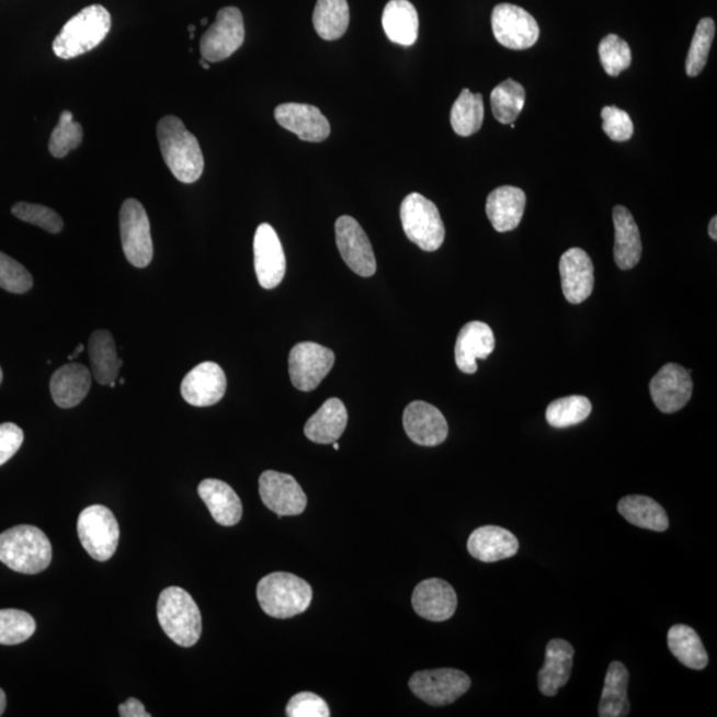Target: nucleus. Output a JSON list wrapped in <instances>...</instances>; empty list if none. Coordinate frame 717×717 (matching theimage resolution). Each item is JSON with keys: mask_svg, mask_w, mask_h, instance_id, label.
<instances>
[{"mask_svg": "<svg viewBox=\"0 0 717 717\" xmlns=\"http://www.w3.org/2000/svg\"><path fill=\"white\" fill-rule=\"evenodd\" d=\"M162 159L174 178L193 184L204 173L205 160L198 140L179 117L166 116L157 124Z\"/></svg>", "mask_w": 717, "mask_h": 717, "instance_id": "obj_1", "label": "nucleus"}, {"mask_svg": "<svg viewBox=\"0 0 717 717\" xmlns=\"http://www.w3.org/2000/svg\"><path fill=\"white\" fill-rule=\"evenodd\" d=\"M53 546L44 532L19 525L0 534V562L21 574H39L52 564Z\"/></svg>", "mask_w": 717, "mask_h": 717, "instance_id": "obj_2", "label": "nucleus"}, {"mask_svg": "<svg viewBox=\"0 0 717 717\" xmlns=\"http://www.w3.org/2000/svg\"><path fill=\"white\" fill-rule=\"evenodd\" d=\"M112 19L100 4L88 5L66 23L56 36L53 49L60 59L69 60L96 48L110 34Z\"/></svg>", "mask_w": 717, "mask_h": 717, "instance_id": "obj_3", "label": "nucleus"}, {"mask_svg": "<svg viewBox=\"0 0 717 717\" xmlns=\"http://www.w3.org/2000/svg\"><path fill=\"white\" fill-rule=\"evenodd\" d=\"M257 598L263 613L276 619H288L310 607L312 589L291 572L276 571L258 583Z\"/></svg>", "mask_w": 717, "mask_h": 717, "instance_id": "obj_4", "label": "nucleus"}, {"mask_svg": "<svg viewBox=\"0 0 717 717\" xmlns=\"http://www.w3.org/2000/svg\"><path fill=\"white\" fill-rule=\"evenodd\" d=\"M160 626L175 645L192 647L203 633L200 608L186 590L172 587L162 591L157 602Z\"/></svg>", "mask_w": 717, "mask_h": 717, "instance_id": "obj_5", "label": "nucleus"}, {"mask_svg": "<svg viewBox=\"0 0 717 717\" xmlns=\"http://www.w3.org/2000/svg\"><path fill=\"white\" fill-rule=\"evenodd\" d=\"M400 218L406 236L421 250L436 251L442 248L445 226L432 201L419 193L408 194L400 206Z\"/></svg>", "mask_w": 717, "mask_h": 717, "instance_id": "obj_6", "label": "nucleus"}, {"mask_svg": "<svg viewBox=\"0 0 717 717\" xmlns=\"http://www.w3.org/2000/svg\"><path fill=\"white\" fill-rule=\"evenodd\" d=\"M78 534L88 555L99 562L109 561L115 555L118 539V522L109 508L92 505L80 513Z\"/></svg>", "mask_w": 717, "mask_h": 717, "instance_id": "obj_7", "label": "nucleus"}, {"mask_svg": "<svg viewBox=\"0 0 717 717\" xmlns=\"http://www.w3.org/2000/svg\"><path fill=\"white\" fill-rule=\"evenodd\" d=\"M120 235L125 257L130 265L147 268L153 258V241L146 209L135 198H128L120 210Z\"/></svg>", "mask_w": 717, "mask_h": 717, "instance_id": "obj_8", "label": "nucleus"}, {"mask_svg": "<svg viewBox=\"0 0 717 717\" xmlns=\"http://www.w3.org/2000/svg\"><path fill=\"white\" fill-rule=\"evenodd\" d=\"M470 678L455 669L419 671L410 679V688L419 699L433 707L448 706L467 694Z\"/></svg>", "mask_w": 717, "mask_h": 717, "instance_id": "obj_9", "label": "nucleus"}, {"mask_svg": "<svg viewBox=\"0 0 717 717\" xmlns=\"http://www.w3.org/2000/svg\"><path fill=\"white\" fill-rule=\"evenodd\" d=\"M243 42L242 12L237 8H225L218 11L216 22L203 35L200 43L201 55L209 62L223 61L238 52Z\"/></svg>", "mask_w": 717, "mask_h": 717, "instance_id": "obj_10", "label": "nucleus"}, {"mask_svg": "<svg viewBox=\"0 0 717 717\" xmlns=\"http://www.w3.org/2000/svg\"><path fill=\"white\" fill-rule=\"evenodd\" d=\"M333 363L335 354L323 345L312 342L295 344L288 356L293 386L299 391H314L330 374Z\"/></svg>", "mask_w": 717, "mask_h": 717, "instance_id": "obj_11", "label": "nucleus"}, {"mask_svg": "<svg viewBox=\"0 0 717 717\" xmlns=\"http://www.w3.org/2000/svg\"><path fill=\"white\" fill-rule=\"evenodd\" d=\"M496 41L507 48L527 49L537 43L539 26L530 12L519 5L497 4L492 12Z\"/></svg>", "mask_w": 717, "mask_h": 717, "instance_id": "obj_12", "label": "nucleus"}, {"mask_svg": "<svg viewBox=\"0 0 717 717\" xmlns=\"http://www.w3.org/2000/svg\"><path fill=\"white\" fill-rule=\"evenodd\" d=\"M337 247L345 265L357 275L368 278L376 273V258L366 231L356 219L342 216L335 223Z\"/></svg>", "mask_w": 717, "mask_h": 717, "instance_id": "obj_13", "label": "nucleus"}, {"mask_svg": "<svg viewBox=\"0 0 717 717\" xmlns=\"http://www.w3.org/2000/svg\"><path fill=\"white\" fill-rule=\"evenodd\" d=\"M260 496L263 504L280 517L299 515L306 511L307 497L291 475L266 470L260 477Z\"/></svg>", "mask_w": 717, "mask_h": 717, "instance_id": "obj_14", "label": "nucleus"}, {"mask_svg": "<svg viewBox=\"0 0 717 717\" xmlns=\"http://www.w3.org/2000/svg\"><path fill=\"white\" fill-rule=\"evenodd\" d=\"M254 268L258 282L266 291H272L285 278V251L272 225L258 226L254 237Z\"/></svg>", "mask_w": 717, "mask_h": 717, "instance_id": "obj_15", "label": "nucleus"}, {"mask_svg": "<svg viewBox=\"0 0 717 717\" xmlns=\"http://www.w3.org/2000/svg\"><path fill=\"white\" fill-rule=\"evenodd\" d=\"M691 374L679 364L669 363L650 383L653 405L663 413H675L687 406L692 396Z\"/></svg>", "mask_w": 717, "mask_h": 717, "instance_id": "obj_16", "label": "nucleus"}, {"mask_svg": "<svg viewBox=\"0 0 717 717\" xmlns=\"http://www.w3.org/2000/svg\"><path fill=\"white\" fill-rule=\"evenodd\" d=\"M226 375L217 363L204 362L189 373L181 385L182 398L194 407L217 405L225 396Z\"/></svg>", "mask_w": 717, "mask_h": 717, "instance_id": "obj_17", "label": "nucleus"}, {"mask_svg": "<svg viewBox=\"0 0 717 717\" xmlns=\"http://www.w3.org/2000/svg\"><path fill=\"white\" fill-rule=\"evenodd\" d=\"M408 437L421 446H437L448 437V423L435 406L412 401L402 414Z\"/></svg>", "mask_w": 717, "mask_h": 717, "instance_id": "obj_18", "label": "nucleus"}, {"mask_svg": "<svg viewBox=\"0 0 717 717\" xmlns=\"http://www.w3.org/2000/svg\"><path fill=\"white\" fill-rule=\"evenodd\" d=\"M274 116L282 128L293 132L307 143H322L331 134L329 120L314 105L281 104L276 106Z\"/></svg>", "mask_w": 717, "mask_h": 717, "instance_id": "obj_19", "label": "nucleus"}, {"mask_svg": "<svg viewBox=\"0 0 717 717\" xmlns=\"http://www.w3.org/2000/svg\"><path fill=\"white\" fill-rule=\"evenodd\" d=\"M562 292L566 300L580 305L587 300L594 288V265L587 251L572 248L559 261Z\"/></svg>", "mask_w": 717, "mask_h": 717, "instance_id": "obj_20", "label": "nucleus"}, {"mask_svg": "<svg viewBox=\"0 0 717 717\" xmlns=\"http://www.w3.org/2000/svg\"><path fill=\"white\" fill-rule=\"evenodd\" d=\"M412 606L421 618L444 622L452 618L457 608L455 589L448 582L431 578L420 582L413 590Z\"/></svg>", "mask_w": 717, "mask_h": 717, "instance_id": "obj_21", "label": "nucleus"}, {"mask_svg": "<svg viewBox=\"0 0 717 717\" xmlns=\"http://www.w3.org/2000/svg\"><path fill=\"white\" fill-rule=\"evenodd\" d=\"M468 551L478 561L492 564L517 555L520 544L513 533L500 526L478 527L470 534Z\"/></svg>", "mask_w": 717, "mask_h": 717, "instance_id": "obj_22", "label": "nucleus"}, {"mask_svg": "<svg viewBox=\"0 0 717 717\" xmlns=\"http://www.w3.org/2000/svg\"><path fill=\"white\" fill-rule=\"evenodd\" d=\"M576 651L569 641L553 639L546 647L545 664L538 672V687L545 696H556L569 682Z\"/></svg>", "mask_w": 717, "mask_h": 717, "instance_id": "obj_23", "label": "nucleus"}, {"mask_svg": "<svg viewBox=\"0 0 717 717\" xmlns=\"http://www.w3.org/2000/svg\"><path fill=\"white\" fill-rule=\"evenodd\" d=\"M492 329L487 323L470 322L458 333L455 356L458 369L464 374L477 373V358H487L494 350Z\"/></svg>", "mask_w": 717, "mask_h": 717, "instance_id": "obj_24", "label": "nucleus"}, {"mask_svg": "<svg viewBox=\"0 0 717 717\" xmlns=\"http://www.w3.org/2000/svg\"><path fill=\"white\" fill-rule=\"evenodd\" d=\"M526 194L515 186H500L489 194L487 216L499 232L517 229L524 216Z\"/></svg>", "mask_w": 717, "mask_h": 717, "instance_id": "obj_25", "label": "nucleus"}, {"mask_svg": "<svg viewBox=\"0 0 717 717\" xmlns=\"http://www.w3.org/2000/svg\"><path fill=\"white\" fill-rule=\"evenodd\" d=\"M198 494L217 524L235 526L241 521L242 502L229 483L216 478H206L198 486Z\"/></svg>", "mask_w": 717, "mask_h": 717, "instance_id": "obj_26", "label": "nucleus"}, {"mask_svg": "<svg viewBox=\"0 0 717 717\" xmlns=\"http://www.w3.org/2000/svg\"><path fill=\"white\" fill-rule=\"evenodd\" d=\"M92 386L91 373L83 364L71 363L60 367L52 377V389L55 405L60 408H73L80 405L90 392Z\"/></svg>", "mask_w": 717, "mask_h": 717, "instance_id": "obj_27", "label": "nucleus"}, {"mask_svg": "<svg viewBox=\"0 0 717 717\" xmlns=\"http://www.w3.org/2000/svg\"><path fill=\"white\" fill-rule=\"evenodd\" d=\"M348 423L349 412L343 401L329 399L308 419L305 435L312 443L333 444L341 439Z\"/></svg>", "mask_w": 717, "mask_h": 717, "instance_id": "obj_28", "label": "nucleus"}, {"mask_svg": "<svg viewBox=\"0 0 717 717\" xmlns=\"http://www.w3.org/2000/svg\"><path fill=\"white\" fill-rule=\"evenodd\" d=\"M615 226L614 260L622 270L638 265L641 257V241L637 223L625 206H615L613 212Z\"/></svg>", "mask_w": 717, "mask_h": 717, "instance_id": "obj_29", "label": "nucleus"}, {"mask_svg": "<svg viewBox=\"0 0 717 717\" xmlns=\"http://www.w3.org/2000/svg\"><path fill=\"white\" fill-rule=\"evenodd\" d=\"M383 29L389 41L410 47L419 35V15L408 0H389L382 18Z\"/></svg>", "mask_w": 717, "mask_h": 717, "instance_id": "obj_30", "label": "nucleus"}, {"mask_svg": "<svg viewBox=\"0 0 717 717\" xmlns=\"http://www.w3.org/2000/svg\"><path fill=\"white\" fill-rule=\"evenodd\" d=\"M88 354L94 380L102 386H110L117 379L123 361L117 356L115 339L106 330L94 331L88 342Z\"/></svg>", "mask_w": 717, "mask_h": 717, "instance_id": "obj_31", "label": "nucleus"}, {"mask_svg": "<svg viewBox=\"0 0 717 717\" xmlns=\"http://www.w3.org/2000/svg\"><path fill=\"white\" fill-rule=\"evenodd\" d=\"M628 678L630 675H628L624 663L615 660L608 665L598 715L601 717H625L630 714V703H628L627 697Z\"/></svg>", "mask_w": 717, "mask_h": 717, "instance_id": "obj_32", "label": "nucleus"}, {"mask_svg": "<svg viewBox=\"0 0 717 717\" xmlns=\"http://www.w3.org/2000/svg\"><path fill=\"white\" fill-rule=\"evenodd\" d=\"M618 512L641 530L665 532L670 521L662 505L646 496H627L619 501Z\"/></svg>", "mask_w": 717, "mask_h": 717, "instance_id": "obj_33", "label": "nucleus"}, {"mask_svg": "<svg viewBox=\"0 0 717 717\" xmlns=\"http://www.w3.org/2000/svg\"><path fill=\"white\" fill-rule=\"evenodd\" d=\"M667 644L672 656L688 669L696 671L706 669L708 653L694 628L685 625L672 626L667 635Z\"/></svg>", "mask_w": 717, "mask_h": 717, "instance_id": "obj_34", "label": "nucleus"}, {"mask_svg": "<svg viewBox=\"0 0 717 717\" xmlns=\"http://www.w3.org/2000/svg\"><path fill=\"white\" fill-rule=\"evenodd\" d=\"M314 29L325 41H338L350 24L348 0H318L312 15Z\"/></svg>", "mask_w": 717, "mask_h": 717, "instance_id": "obj_35", "label": "nucleus"}, {"mask_svg": "<svg viewBox=\"0 0 717 717\" xmlns=\"http://www.w3.org/2000/svg\"><path fill=\"white\" fill-rule=\"evenodd\" d=\"M483 122L482 94L471 93L467 88L452 106L451 124L455 134L463 137L475 135Z\"/></svg>", "mask_w": 717, "mask_h": 717, "instance_id": "obj_36", "label": "nucleus"}, {"mask_svg": "<svg viewBox=\"0 0 717 717\" xmlns=\"http://www.w3.org/2000/svg\"><path fill=\"white\" fill-rule=\"evenodd\" d=\"M526 92L517 81L508 79L497 86L490 94V104L497 122L511 124L520 116L524 109Z\"/></svg>", "mask_w": 717, "mask_h": 717, "instance_id": "obj_37", "label": "nucleus"}, {"mask_svg": "<svg viewBox=\"0 0 717 717\" xmlns=\"http://www.w3.org/2000/svg\"><path fill=\"white\" fill-rule=\"evenodd\" d=\"M591 402L584 396H568L550 402L546 410V420L555 428H569L582 423L590 417Z\"/></svg>", "mask_w": 717, "mask_h": 717, "instance_id": "obj_38", "label": "nucleus"}, {"mask_svg": "<svg viewBox=\"0 0 717 717\" xmlns=\"http://www.w3.org/2000/svg\"><path fill=\"white\" fill-rule=\"evenodd\" d=\"M36 622L26 612L16 608L0 610V645L15 646L33 637Z\"/></svg>", "mask_w": 717, "mask_h": 717, "instance_id": "obj_39", "label": "nucleus"}, {"mask_svg": "<svg viewBox=\"0 0 717 717\" xmlns=\"http://www.w3.org/2000/svg\"><path fill=\"white\" fill-rule=\"evenodd\" d=\"M715 22L714 19L704 18L697 24L694 39H692L687 60H685V71L688 77L695 78L702 73L704 67L708 61L710 46H713L715 37Z\"/></svg>", "mask_w": 717, "mask_h": 717, "instance_id": "obj_40", "label": "nucleus"}, {"mask_svg": "<svg viewBox=\"0 0 717 717\" xmlns=\"http://www.w3.org/2000/svg\"><path fill=\"white\" fill-rule=\"evenodd\" d=\"M81 141H83V128L79 123L75 122L71 112H62L59 123L56 125L52 138H49V152L56 159H62L73 149L79 148Z\"/></svg>", "mask_w": 717, "mask_h": 717, "instance_id": "obj_41", "label": "nucleus"}, {"mask_svg": "<svg viewBox=\"0 0 717 717\" xmlns=\"http://www.w3.org/2000/svg\"><path fill=\"white\" fill-rule=\"evenodd\" d=\"M600 58L603 68L610 77H618L621 72L631 66L630 46L618 35L610 34L600 43Z\"/></svg>", "mask_w": 717, "mask_h": 717, "instance_id": "obj_42", "label": "nucleus"}, {"mask_svg": "<svg viewBox=\"0 0 717 717\" xmlns=\"http://www.w3.org/2000/svg\"><path fill=\"white\" fill-rule=\"evenodd\" d=\"M12 214L21 221L39 226V228L58 235L62 230V219L59 214L47 206L18 203L12 206Z\"/></svg>", "mask_w": 717, "mask_h": 717, "instance_id": "obj_43", "label": "nucleus"}, {"mask_svg": "<svg viewBox=\"0 0 717 717\" xmlns=\"http://www.w3.org/2000/svg\"><path fill=\"white\" fill-rule=\"evenodd\" d=\"M33 276L8 254L0 251V287L14 294H24L33 287Z\"/></svg>", "mask_w": 717, "mask_h": 717, "instance_id": "obj_44", "label": "nucleus"}, {"mask_svg": "<svg viewBox=\"0 0 717 717\" xmlns=\"http://www.w3.org/2000/svg\"><path fill=\"white\" fill-rule=\"evenodd\" d=\"M603 125L605 134L613 141L624 143L630 140L634 135V124L628 113L610 105L602 110Z\"/></svg>", "mask_w": 717, "mask_h": 717, "instance_id": "obj_45", "label": "nucleus"}, {"mask_svg": "<svg viewBox=\"0 0 717 717\" xmlns=\"http://www.w3.org/2000/svg\"><path fill=\"white\" fill-rule=\"evenodd\" d=\"M288 717H330L327 703L312 692H300L292 697L286 707Z\"/></svg>", "mask_w": 717, "mask_h": 717, "instance_id": "obj_46", "label": "nucleus"}, {"mask_svg": "<svg viewBox=\"0 0 717 717\" xmlns=\"http://www.w3.org/2000/svg\"><path fill=\"white\" fill-rule=\"evenodd\" d=\"M24 433L14 423L0 424V467L8 463L21 449Z\"/></svg>", "mask_w": 717, "mask_h": 717, "instance_id": "obj_47", "label": "nucleus"}, {"mask_svg": "<svg viewBox=\"0 0 717 717\" xmlns=\"http://www.w3.org/2000/svg\"><path fill=\"white\" fill-rule=\"evenodd\" d=\"M118 715L122 717H149L146 707L140 701L130 697L127 702L120 704Z\"/></svg>", "mask_w": 717, "mask_h": 717, "instance_id": "obj_48", "label": "nucleus"}, {"mask_svg": "<svg viewBox=\"0 0 717 717\" xmlns=\"http://www.w3.org/2000/svg\"><path fill=\"white\" fill-rule=\"evenodd\" d=\"M709 237L716 241L717 239V217H714L710 219L709 223V228H708Z\"/></svg>", "mask_w": 717, "mask_h": 717, "instance_id": "obj_49", "label": "nucleus"}, {"mask_svg": "<svg viewBox=\"0 0 717 717\" xmlns=\"http://www.w3.org/2000/svg\"><path fill=\"white\" fill-rule=\"evenodd\" d=\"M5 706H8V702H5V694L2 688H0V716L4 714Z\"/></svg>", "mask_w": 717, "mask_h": 717, "instance_id": "obj_50", "label": "nucleus"}, {"mask_svg": "<svg viewBox=\"0 0 717 717\" xmlns=\"http://www.w3.org/2000/svg\"><path fill=\"white\" fill-rule=\"evenodd\" d=\"M83 351H84V345H83V344H79L78 348H77V350H75L73 354H72V355H69V358H73L75 356H78V355L81 354V352H83Z\"/></svg>", "mask_w": 717, "mask_h": 717, "instance_id": "obj_51", "label": "nucleus"}, {"mask_svg": "<svg viewBox=\"0 0 717 717\" xmlns=\"http://www.w3.org/2000/svg\"><path fill=\"white\" fill-rule=\"evenodd\" d=\"M200 65L203 66L205 69L210 68L209 61H206L205 59H201Z\"/></svg>", "mask_w": 717, "mask_h": 717, "instance_id": "obj_52", "label": "nucleus"}, {"mask_svg": "<svg viewBox=\"0 0 717 717\" xmlns=\"http://www.w3.org/2000/svg\"><path fill=\"white\" fill-rule=\"evenodd\" d=\"M3 382V371L2 367H0V385H2Z\"/></svg>", "mask_w": 717, "mask_h": 717, "instance_id": "obj_53", "label": "nucleus"}, {"mask_svg": "<svg viewBox=\"0 0 717 717\" xmlns=\"http://www.w3.org/2000/svg\"><path fill=\"white\" fill-rule=\"evenodd\" d=\"M339 448H341V446H339V444L337 442L333 443V449L339 451Z\"/></svg>", "mask_w": 717, "mask_h": 717, "instance_id": "obj_54", "label": "nucleus"}, {"mask_svg": "<svg viewBox=\"0 0 717 717\" xmlns=\"http://www.w3.org/2000/svg\"><path fill=\"white\" fill-rule=\"evenodd\" d=\"M187 30L191 31V34H193V33H194V30H196V27H194V26H189Z\"/></svg>", "mask_w": 717, "mask_h": 717, "instance_id": "obj_55", "label": "nucleus"}, {"mask_svg": "<svg viewBox=\"0 0 717 717\" xmlns=\"http://www.w3.org/2000/svg\"><path fill=\"white\" fill-rule=\"evenodd\" d=\"M206 23H207V19H203V21H201V24H204V26Z\"/></svg>", "mask_w": 717, "mask_h": 717, "instance_id": "obj_56", "label": "nucleus"}]
</instances>
